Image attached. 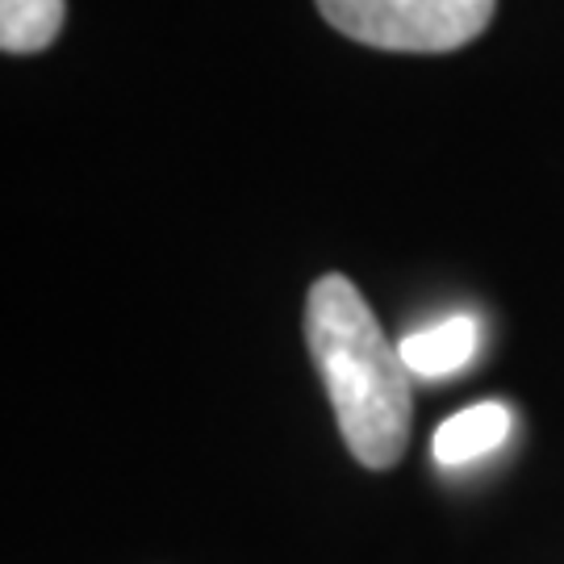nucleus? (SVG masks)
<instances>
[{
  "label": "nucleus",
  "instance_id": "1",
  "mask_svg": "<svg viewBox=\"0 0 564 564\" xmlns=\"http://www.w3.org/2000/svg\"><path fill=\"white\" fill-rule=\"evenodd\" d=\"M305 347L326 384L347 452L384 473L405 456L414 419V377L343 272H326L305 297Z\"/></svg>",
  "mask_w": 564,
  "mask_h": 564
},
{
  "label": "nucleus",
  "instance_id": "2",
  "mask_svg": "<svg viewBox=\"0 0 564 564\" xmlns=\"http://www.w3.org/2000/svg\"><path fill=\"white\" fill-rule=\"evenodd\" d=\"M343 39L405 51V55H447L481 39L498 0H314Z\"/></svg>",
  "mask_w": 564,
  "mask_h": 564
},
{
  "label": "nucleus",
  "instance_id": "3",
  "mask_svg": "<svg viewBox=\"0 0 564 564\" xmlns=\"http://www.w3.org/2000/svg\"><path fill=\"white\" fill-rule=\"evenodd\" d=\"M510 426H514V414H510L506 402L464 405L460 414L440 423L435 440H431V452L444 468H464V464L498 452L506 444V435H510Z\"/></svg>",
  "mask_w": 564,
  "mask_h": 564
},
{
  "label": "nucleus",
  "instance_id": "4",
  "mask_svg": "<svg viewBox=\"0 0 564 564\" xmlns=\"http://www.w3.org/2000/svg\"><path fill=\"white\" fill-rule=\"evenodd\" d=\"M402 360L410 368V377L419 381H440V377H452L460 372L464 364L477 356L481 347V330L468 314H456V318H444V323L426 326V330H414L405 335L402 343Z\"/></svg>",
  "mask_w": 564,
  "mask_h": 564
},
{
  "label": "nucleus",
  "instance_id": "5",
  "mask_svg": "<svg viewBox=\"0 0 564 564\" xmlns=\"http://www.w3.org/2000/svg\"><path fill=\"white\" fill-rule=\"evenodd\" d=\"M63 18H67V0H0L4 55H39L55 46Z\"/></svg>",
  "mask_w": 564,
  "mask_h": 564
}]
</instances>
